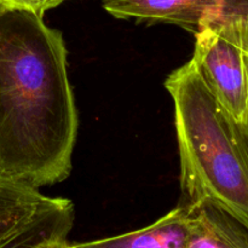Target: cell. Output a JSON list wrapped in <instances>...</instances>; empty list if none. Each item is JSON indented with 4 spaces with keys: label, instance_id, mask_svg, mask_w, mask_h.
Here are the masks:
<instances>
[{
    "label": "cell",
    "instance_id": "obj_1",
    "mask_svg": "<svg viewBox=\"0 0 248 248\" xmlns=\"http://www.w3.org/2000/svg\"><path fill=\"white\" fill-rule=\"evenodd\" d=\"M0 9V179L39 189L72 169L78 111L60 31Z\"/></svg>",
    "mask_w": 248,
    "mask_h": 248
},
{
    "label": "cell",
    "instance_id": "obj_2",
    "mask_svg": "<svg viewBox=\"0 0 248 248\" xmlns=\"http://www.w3.org/2000/svg\"><path fill=\"white\" fill-rule=\"evenodd\" d=\"M181 188L186 202H211L248 228V140L206 87L191 61L169 75Z\"/></svg>",
    "mask_w": 248,
    "mask_h": 248
},
{
    "label": "cell",
    "instance_id": "obj_3",
    "mask_svg": "<svg viewBox=\"0 0 248 248\" xmlns=\"http://www.w3.org/2000/svg\"><path fill=\"white\" fill-rule=\"evenodd\" d=\"M190 61L218 103L241 126L246 118L248 79L244 51L239 44L203 28L195 33Z\"/></svg>",
    "mask_w": 248,
    "mask_h": 248
},
{
    "label": "cell",
    "instance_id": "obj_4",
    "mask_svg": "<svg viewBox=\"0 0 248 248\" xmlns=\"http://www.w3.org/2000/svg\"><path fill=\"white\" fill-rule=\"evenodd\" d=\"M225 0H102L116 18L164 22L199 31L219 16Z\"/></svg>",
    "mask_w": 248,
    "mask_h": 248
},
{
    "label": "cell",
    "instance_id": "obj_5",
    "mask_svg": "<svg viewBox=\"0 0 248 248\" xmlns=\"http://www.w3.org/2000/svg\"><path fill=\"white\" fill-rule=\"evenodd\" d=\"M74 219L72 201L45 196L35 213L0 248H61L67 244Z\"/></svg>",
    "mask_w": 248,
    "mask_h": 248
},
{
    "label": "cell",
    "instance_id": "obj_6",
    "mask_svg": "<svg viewBox=\"0 0 248 248\" xmlns=\"http://www.w3.org/2000/svg\"><path fill=\"white\" fill-rule=\"evenodd\" d=\"M188 211V248H248V228L211 202L183 203Z\"/></svg>",
    "mask_w": 248,
    "mask_h": 248
},
{
    "label": "cell",
    "instance_id": "obj_7",
    "mask_svg": "<svg viewBox=\"0 0 248 248\" xmlns=\"http://www.w3.org/2000/svg\"><path fill=\"white\" fill-rule=\"evenodd\" d=\"M190 224L184 205L153 224L108 239L72 245L73 248H188Z\"/></svg>",
    "mask_w": 248,
    "mask_h": 248
},
{
    "label": "cell",
    "instance_id": "obj_8",
    "mask_svg": "<svg viewBox=\"0 0 248 248\" xmlns=\"http://www.w3.org/2000/svg\"><path fill=\"white\" fill-rule=\"evenodd\" d=\"M44 199L39 189L0 179V245L35 213Z\"/></svg>",
    "mask_w": 248,
    "mask_h": 248
},
{
    "label": "cell",
    "instance_id": "obj_9",
    "mask_svg": "<svg viewBox=\"0 0 248 248\" xmlns=\"http://www.w3.org/2000/svg\"><path fill=\"white\" fill-rule=\"evenodd\" d=\"M67 0H0V9H21L44 16L46 11L60 6Z\"/></svg>",
    "mask_w": 248,
    "mask_h": 248
},
{
    "label": "cell",
    "instance_id": "obj_10",
    "mask_svg": "<svg viewBox=\"0 0 248 248\" xmlns=\"http://www.w3.org/2000/svg\"><path fill=\"white\" fill-rule=\"evenodd\" d=\"M240 47L242 48L244 51V56H245V62H246V68H247V79H248V31H245L244 35H241L239 40ZM240 127L242 128L244 131L245 136H246L247 140H248V101H247V110H246V118H245L244 124H242Z\"/></svg>",
    "mask_w": 248,
    "mask_h": 248
},
{
    "label": "cell",
    "instance_id": "obj_11",
    "mask_svg": "<svg viewBox=\"0 0 248 248\" xmlns=\"http://www.w3.org/2000/svg\"><path fill=\"white\" fill-rule=\"evenodd\" d=\"M61 248H73V247H72V245H68V244H65L64 246H62V247H61Z\"/></svg>",
    "mask_w": 248,
    "mask_h": 248
}]
</instances>
